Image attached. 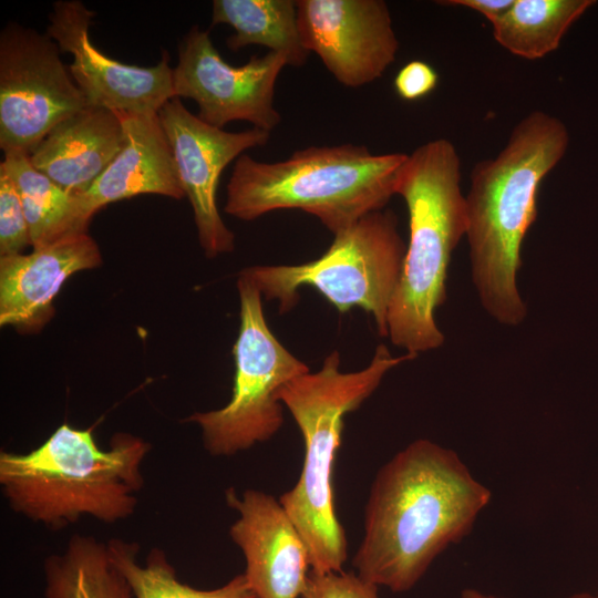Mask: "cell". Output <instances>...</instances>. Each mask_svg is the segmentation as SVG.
Returning <instances> with one entry per match:
<instances>
[{"mask_svg": "<svg viewBox=\"0 0 598 598\" xmlns=\"http://www.w3.org/2000/svg\"><path fill=\"white\" fill-rule=\"evenodd\" d=\"M492 493L456 452L411 442L378 471L353 556L357 574L393 592L412 589L434 559L467 536Z\"/></svg>", "mask_w": 598, "mask_h": 598, "instance_id": "obj_1", "label": "cell"}, {"mask_svg": "<svg viewBox=\"0 0 598 598\" xmlns=\"http://www.w3.org/2000/svg\"><path fill=\"white\" fill-rule=\"evenodd\" d=\"M568 145L564 122L536 110L514 126L496 157L472 169L465 196L472 278L483 308L501 324L526 317L517 288L522 245L537 218L540 184Z\"/></svg>", "mask_w": 598, "mask_h": 598, "instance_id": "obj_2", "label": "cell"}, {"mask_svg": "<svg viewBox=\"0 0 598 598\" xmlns=\"http://www.w3.org/2000/svg\"><path fill=\"white\" fill-rule=\"evenodd\" d=\"M145 440L116 433L101 448L92 427L60 425L28 453L0 452V485L25 518L61 529L83 516L112 524L131 516L143 487Z\"/></svg>", "mask_w": 598, "mask_h": 598, "instance_id": "obj_3", "label": "cell"}, {"mask_svg": "<svg viewBox=\"0 0 598 598\" xmlns=\"http://www.w3.org/2000/svg\"><path fill=\"white\" fill-rule=\"evenodd\" d=\"M395 194L408 206L410 236L388 310V337L417 354L444 342L435 310L446 299L451 257L467 229L461 159L453 143L435 138L408 154Z\"/></svg>", "mask_w": 598, "mask_h": 598, "instance_id": "obj_4", "label": "cell"}, {"mask_svg": "<svg viewBox=\"0 0 598 598\" xmlns=\"http://www.w3.org/2000/svg\"><path fill=\"white\" fill-rule=\"evenodd\" d=\"M416 355L393 357L384 344H379L367 368L342 372L340 354L332 351L319 371L291 380L278 394L305 443L300 476L279 502L308 547L312 571H341L348 558L347 536L337 516L333 492L343 419L377 390L392 368Z\"/></svg>", "mask_w": 598, "mask_h": 598, "instance_id": "obj_5", "label": "cell"}, {"mask_svg": "<svg viewBox=\"0 0 598 598\" xmlns=\"http://www.w3.org/2000/svg\"><path fill=\"white\" fill-rule=\"evenodd\" d=\"M406 156L377 155L355 144L310 146L276 163L243 154L234 164L224 210L254 220L278 209H300L337 235L384 208Z\"/></svg>", "mask_w": 598, "mask_h": 598, "instance_id": "obj_6", "label": "cell"}, {"mask_svg": "<svg viewBox=\"0 0 598 598\" xmlns=\"http://www.w3.org/2000/svg\"><path fill=\"white\" fill-rule=\"evenodd\" d=\"M406 247L391 210H378L334 235L319 258L299 265L254 266L239 275L252 282L281 312L291 309L302 286L317 289L339 312L354 307L370 313L381 337Z\"/></svg>", "mask_w": 598, "mask_h": 598, "instance_id": "obj_7", "label": "cell"}, {"mask_svg": "<svg viewBox=\"0 0 598 598\" xmlns=\"http://www.w3.org/2000/svg\"><path fill=\"white\" fill-rule=\"evenodd\" d=\"M240 326L234 344L235 375L229 402L207 412H196L185 421L202 430L206 451L229 456L270 440L283 424L278 394L309 368L287 350L269 329L262 295L239 275Z\"/></svg>", "mask_w": 598, "mask_h": 598, "instance_id": "obj_8", "label": "cell"}, {"mask_svg": "<svg viewBox=\"0 0 598 598\" xmlns=\"http://www.w3.org/2000/svg\"><path fill=\"white\" fill-rule=\"evenodd\" d=\"M47 34L9 22L0 32V148L30 154L89 104Z\"/></svg>", "mask_w": 598, "mask_h": 598, "instance_id": "obj_9", "label": "cell"}, {"mask_svg": "<svg viewBox=\"0 0 598 598\" xmlns=\"http://www.w3.org/2000/svg\"><path fill=\"white\" fill-rule=\"evenodd\" d=\"M286 65V59L272 51L252 55L243 65H230L214 47L209 31L194 25L178 47L172 76L174 97L194 100L197 116L212 126L223 128L246 121L271 132L281 122L274 97Z\"/></svg>", "mask_w": 598, "mask_h": 598, "instance_id": "obj_10", "label": "cell"}, {"mask_svg": "<svg viewBox=\"0 0 598 598\" xmlns=\"http://www.w3.org/2000/svg\"><path fill=\"white\" fill-rule=\"evenodd\" d=\"M157 114L193 208L200 247L208 258L231 252L235 235L216 203L219 177L245 151L265 146L270 132L254 127L234 133L212 126L190 113L179 97L167 101Z\"/></svg>", "mask_w": 598, "mask_h": 598, "instance_id": "obj_11", "label": "cell"}, {"mask_svg": "<svg viewBox=\"0 0 598 598\" xmlns=\"http://www.w3.org/2000/svg\"><path fill=\"white\" fill-rule=\"evenodd\" d=\"M94 12L79 0H59L49 14L45 33L60 51L72 55L69 71L89 106L114 112L155 114L171 99L173 68L162 52L153 66L122 63L105 55L89 37Z\"/></svg>", "mask_w": 598, "mask_h": 598, "instance_id": "obj_12", "label": "cell"}, {"mask_svg": "<svg viewBox=\"0 0 598 598\" xmlns=\"http://www.w3.org/2000/svg\"><path fill=\"white\" fill-rule=\"evenodd\" d=\"M303 47L342 85L369 84L394 62L399 41L382 0H298Z\"/></svg>", "mask_w": 598, "mask_h": 598, "instance_id": "obj_13", "label": "cell"}, {"mask_svg": "<svg viewBox=\"0 0 598 598\" xmlns=\"http://www.w3.org/2000/svg\"><path fill=\"white\" fill-rule=\"evenodd\" d=\"M226 503L238 512L229 535L241 550L244 573L257 598H299L309 575L308 547L275 496L246 489L226 491Z\"/></svg>", "mask_w": 598, "mask_h": 598, "instance_id": "obj_14", "label": "cell"}, {"mask_svg": "<svg viewBox=\"0 0 598 598\" xmlns=\"http://www.w3.org/2000/svg\"><path fill=\"white\" fill-rule=\"evenodd\" d=\"M116 113L125 131L121 151L86 192L73 194L81 233H87L93 215L107 204L142 194L186 197L158 114Z\"/></svg>", "mask_w": 598, "mask_h": 598, "instance_id": "obj_15", "label": "cell"}, {"mask_svg": "<svg viewBox=\"0 0 598 598\" xmlns=\"http://www.w3.org/2000/svg\"><path fill=\"white\" fill-rule=\"evenodd\" d=\"M102 265L96 241L72 234L31 254L0 256V324L38 331L53 315L52 302L66 279Z\"/></svg>", "mask_w": 598, "mask_h": 598, "instance_id": "obj_16", "label": "cell"}, {"mask_svg": "<svg viewBox=\"0 0 598 598\" xmlns=\"http://www.w3.org/2000/svg\"><path fill=\"white\" fill-rule=\"evenodd\" d=\"M120 115L89 106L56 124L29 154L32 165L72 194L86 192L121 151Z\"/></svg>", "mask_w": 598, "mask_h": 598, "instance_id": "obj_17", "label": "cell"}, {"mask_svg": "<svg viewBox=\"0 0 598 598\" xmlns=\"http://www.w3.org/2000/svg\"><path fill=\"white\" fill-rule=\"evenodd\" d=\"M212 22L234 29L226 41L231 51L259 44L281 54L287 65L300 68L308 60L309 52L298 29L296 1L214 0Z\"/></svg>", "mask_w": 598, "mask_h": 598, "instance_id": "obj_18", "label": "cell"}, {"mask_svg": "<svg viewBox=\"0 0 598 598\" xmlns=\"http://www.w3.org/2000/svg\"><path fill=\"white\" fill-rule=\"evenodd\" d=\"M595 3L594 0H515L492 23L493 35L516 56L542 59L558 49L569 28Z\"/></svg>", "mask_w": 598, "mask_h": 598, "instance_id": "obj_19", "label": "cell"}, {"mask_svg": "<svg viewBox=\"0 0 598 598\" xmlns=\"http://www.w3.org/2000/svg\"><path fill=\"white\" fill-rule=\"evenodd\" d=\"M45 598H131L132 590L110 560L106 544L74 535L61 555L47 558Z\"/></svg>", "mask_w": 598, "mask_h": 598, "instance_id": "obj_20", "label": "cell"}, {"mask_svg": "<svg viewBox=\"0 0 598 598\" xmlns=\"http://www.w3.org/2000/svg\"><path fill=\"white\" fill-rule=\"evenodd\" d=\"M0 169L10 177L19 193L32 248L81 233L74 218V195L39 172L28 153L6 152Z\"/></svg>", "mask_w": 598, "mask_h": 598, "instance_id": "obj_21", "label": "cell"}, {"mask_svg": "<svg viewBox=\"0 0 598 598\" xmlns=\"http://www.w3.org/2000/svg\"><path fill=\"white\" fill-rule=\"evenodd\" d=\"M111 563L124 577L135 598H257L244 574L219 588L203 590L177 580L165 553L153 548L144 566L136 560L138 545L118 538L106 544Z\"/></svg>", "mask_w": 598, "mask_h": 598, "instance_id": "obj_22", "label": "cell"}, {"mask_svg": "<svg viewBox=\"0 0 598 598\" xmlns=\"http://www.w3.org/2000/svg\"><path fill=\"white\" fill-rule=\"evenodd\" d=\"M29 245L30 231L19 193L0 169V256L22 254Z\"/></svg>", "mask_w": 598, "mask_h": 598, "instance_id": "obj_23", "label": "cell"}, {"mask_svg": "<svg viewBox=\"0 0 598 598\" xmlns=\"http://www.w3.org/2000/svg\"><path fill=\"white\" fill-rule=\"evenodd\" d=\"M378 588L354 573L310 570L301 598H379Z\"/></svg>", "mask_w": 598, "mask_h": 598, "instance_id": "obj_24", "label": "cell"}, {"mask_svg": "<svg viewBox=\"0 0 598 598\" xmlns=\"http://www.w3.org/2000/svg\"><path fill=\"white\" fill-rule=\"evenodd\" d=\"M439 74L429 63L413 60L404 64L394 79L398 95L405 101L420 100L437 85Z\"/></svg>", "mask_w": 598, "mask_h": 598, "instance_id": "obj_25", "label": "cell"}, {"mask_svg": "<svg viewBox=\"0 0 598 598\" xmlns=\"http://www.w3.org/2000/svg\"><path fill=\"white\" fill-rule=\"evenodd\" d=\"M515 0H447L439 1L443 6L465 7L484 16L491 23L505 14Z\"/></svg>", "mask_w": 598, "mask_h": 598, "instance_id": "obj_26", "label": "cell"}, {"mask_svg": "<svg viewBox=\"0 0 598 598\" xmlns=\"http://www.w3.org/2000/svg\"><path fill=\"white\" fill-rule=\"evenodd\" d=\"M461 598H504L493 594L483 592L475 588H465L461 591Z\"/></svg>", "mask_w": 598, "mask_h": 598, "instance_id": "obj_27", "label": "cell"}, {"mask_svg": "<svg viewBox=\"0 0 598 598\" xmlns=\"http://www.w3.org/2000/svg\"><path fill=\"white\" fill-rule=\"evenodd\" d=\"M566 598H598V590L596 592H588V591L575 592Z\"/></svg>", "mask_w": 598, "mask_h": 598, "instance_id": "obj_28", "label": "cell"}]
</instances>
